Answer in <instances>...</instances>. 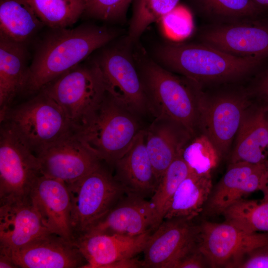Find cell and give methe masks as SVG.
Segmentation results:
<instances>
[{"mask_svg": "<svg viewBox=\"0 0 268 268\" xmlns=\"http://www.w3.org/2000/svg\"><path fill=\"white\" fill-rule=\"evenodd\" d=\"M267 169H268V160L267 162Z\"/></svg>", "mask_w": 268, "mask_h": 268, "instance_id": "cell-39", "label": "cell"}, {"mask_svg": "<svg viewBox=\"0 0 268 268\" xmlns=\"http://www.w3.org/2000/svg\"><path fill=\"white\" fill-rule=\"evenodd\" d=\"M40 175L36 156L8 124L0 122V204L29 197Z\"/></svg>", "mask_w": 268, "mask_h": 268, "instance_id": "cell-10", "label": "cell"}, {"mask_svg": "<svg viewBox=\"0 0 268 268\" xmlns=\"http://www.w3.org/2000/svg\"><path fill=\"white\" fill-rule=\"evenodd\" d=\"M268 105L247 109L236 136L229 163L264 164L268 161Z\"/></svg>", "mask_w": 268, "mask_h": 268, "instance_id": "cell-23", "label": "cell"}, {"mask_svg": "<svg viewBox=\"0 0 268 268\" xmlns=\"http://www.w3.org/2000/svg\"><path fill=\"white\" fill-rule=\"evenodd\" d=\"M153 55L158 64L201 87L243 77L257 68L264 59L232 56L201 42L167 41L156 46Z\"/></svg>", "mask_w": 268, "mask_h": 268, "instance_id": "cell-2", "label": "cell"}, {"mask_svg": "<svg viewBox=\"0 0 268 268\" xmlns=\"http://www.w3.org/2000/svg\"><path fill=\"white\" fill-rule=\"evenodd\" d=\"M29 196L48 230L72 240L71 202L66 183L41 175L33 184Z\"/></svg>", "mask_w": 268, "mask_h": 268, "instance_id": "cell-17", "label": "cell"}, {"mask_svg": "<svg viewBox=\"0 0 268 268\" xmlns=\"http://www.w3.org/2000/svg\"><path fill=\"white\" fill-rule=\"evenodd\" d=\"M225 221L252 233H268V196L262 201L241 199L222 213Z\"/></svg>", "mask_w": 268, "mask_h": 268, "instance_id": "cell-29", "label": "cell"}, {"mask_svg": "<svg viewBox=\"0 0 268 268\" xmlns=\"http://www.w3.org/2000/svg\"><path fill=\"white\" fill-rule=\"evenodd\" d=\"M193 7L213 24L255 19L260 12L254 0H190Z\"/></svg>", "mask_w": 268, "mask_h": 268, "instance_id": "cell-27", "label": "cell"}, {"mask_svg": "<svg viewBox=\"0 0 268 268\" xmlns=\"http://www.w3.org/2000/svg\"><path fill=\"white\" fill-rule=\"evenodd\" d=\"M49 232L30 196L0 204V247L15 251Z\"/></svg>", "mask_w": 268, "mask_h": 268, "instance_id": "cell-20", "label": "cell"}, {"mask_svg": "<svg viewBox=\"0 0 268 268\" xmlns=\"http://www.w3.org/2000/svg\"><path fill=\"white\" fill-rule=\"evenodd\" d=\"M41 175L72 183L102 165V161L74 131L44 148L36 155Z\"/></svg>", "mask_w": 268, "mask_h": 268, "instance_id": "cell-12", "label": "cell"}, {"mask_svg": "<svg viewBox=\"0 0 268 268\" xmlns=\"http://www.w3.org/2000/svg\"><path fill=\"white\" fill-rule=\"evenodd\" d=\"M259 5L268 6V0H254Z\"/></svg>", "mask_w": 268, "mask_h": 268, "instance_id": "cell-38", "label": "cell"}, {"mask_svg": "<svg viewBox=\"0 0 268 268\" xmlns=\"http://www.w3.org/2000/svg\"><path fill=\"white\" fill-rule=\"evenodd\" d=\"M0 121L8 124L35 155L74 131L63 108L42 90L11 106Z\"/></svg>", "mask_w": 268, "mask_h": 268, "instance_id": "cell-5", "label": "cell"}, {"mask_svg": "<svg viewBox=\"0 0 268 268\" xmlns=\"http://www.w3.org/2000/svg\"><path fill=\"white\" fill-rule=\"evenodd\" d=\"M51 30L37 47L22 93L34 95L118 35L115 30L92 24Z\"/></svg>", "mask_w": 268, "mask_h": 268, "instance_id": "cell-1", "label": "cell"}, {"mask_svg": "<svg viewBox=\"0 0 268 268\" xmlns=\"http://www.w3.org/2000/svg\"><path fill=\"white\" fill-rule=\"evenodd\" d=\"M206 264V260L198 245L177 260L171 268H202Z\"/></svg>", "mask_w": 268, "mask_h": 268, "instance_id": "cell-35", "label": "cell"}, {"mask_svg": "<svg viewBox=\"0 0 268 268\" xmlns=\"http://www.w3.org/2000/svg\"><path fill=\"white\" fill-rule=\"evenodd\" d=\"M84 13L92 18L109 22H124L133 0H85Z\"/></svg>", "mask_w": 268, "mask_h": 268, "instance_id": "cell-33", "label": "cell"}, {"mask_svg": "<svg viewBox=\"0 0 268 268\" xmlns=\"http://www.w3.org/2000/svg\"><path fill=\"white\" fill-rule=\"evenodd\" d=\"M228 268H268V243L245 254Z\"/></svg>", "mask_w": 268, "mask_h": 268, "instance_id": "cell-34", "label": "cell"}, {"mask_svg": "<svg viewBox=\"0 0 268 268\" xmlns=\"http://www.w3.org/2000/svg\"><path fill=\"white\" fill-rule=\"evenodd\" d=\"M134 56L149 112L175 122L194 136L199 130L197 96L201 86L166 69L140 49L134 50Z\"/></svg>", "mask_w": 268, "mask_h": 268, "instance_id": "cell-3", "label": "cell"}, {"mask_svg": "<svg viewBox=\"0 0 268 268\" xmlns=\"http://www.w3.org/2000/svg\"><path fill=\"white\" fill-rule=\"evenodd\" d=\"M158 226L157 215L150 201L127 195L103 220L85 234L135 236L153 231Z\"/></svg>", "mask_w": 268, "mask_h": 268, "instance_id": "cell-19", "label": "cell"}, {"mask_svg": "<svg viewBox=\"0 0 268 268\" xmlns=\"http://www.w3.org/2000/svg\"><path fill=\"white\" fill-rule=\"evenodd\" d=\"M182 153L166 170L150 201L156 212L159 225L164 220L168 205L177 189L191 170Z\"/></svg>", "mask_w": 268, "mask_h": 268, "instance_id": "cell-31", "label": "cell"}, {"mask_svg": "<svg viewBox=\"0 0 268 268\" xmlns=\"http://www.w3.org/2000/svg\"><path fill=\"white\" fill-rule=\"evenodd\" d=\"M199 226L198 248L212 268H228L245 254L268 243V233L249 232L226 221H205Z\"/></svg>", "mask_w": 268, "mask_h": 268, "instance_id": "cell-11", "label": "cell"}, {"mask_svg": "<svg viewBox=\"0 0 268 268\" xmlns=\"http://www.w3.org/2000/svg\"><path fill=\"white\" fill-rule=\"evenodd\" d=\"M200 39L232 56L268 57V25L255 19L212 24L202 30Z\"/></svg>", "mask_w": 268, "mask_h": 268, "instance_id": "cell-14", "label": "cell"}, {"mask_svg": "<svg viewBox=\"0 0 268 268\" xmlns=\"http://www.w3.org/2000/svg\"><path fill=\"white\" fill-rule=\"evenodd\" d=\"M212 189L211 173L199 174L191 170L171 200L164 220L173 218L193 219L203 211Z\"/></svg>", "mask_w": 268, "mask_h": 268, "instance_id": "cell-25", "label": "cell"}, {"mask_svg": "<svg viewBox=\"0 0 268 268\" xmlns=\"http://www.w3.org/2000/svg\"><path fill=\"white\" fill-rule=\"evenodd\" d=\"M66 184L71 202L72 241L103 220L126 194L103 164L86 176Z\"/></svg>", "mask_w": 268, "mask_h": 268, "instance_id": "cell-6", "label": "cell"}, {"mask_svg": "<svg viewBox=\"0 0 268 268\" xmlns=\"http://www.w3.org/2000/svg\"><path fill=\"white\" fill-rule=\"evenodd\" d=\"M180 0H133L128 40L135 44L152 23L172 11Z\"/></svg>", "mask_w": 268, "mask_h": 268, "instance_id": "cell-30", "label": "cell"}, {"mask_svg": "<svg viewBox=\"0 0 268 268\" xmlns=\"http://www.w3.org/2000/svg\"><path fill=\"white\" fill-rule=\"evenodd\" d=\"M192 219H164L152 232L143 251L142 268H171L184 255L198 245L199 226Z\"/></svg>", "mask_w": 268, "mask_h": 268, "instance_id": "cell-13", "label": "cell"}, {"mask_svg": "<svg viewBox=\"0 0 268 268\" xmlns=\"http://www.w3.org/2000/svg\"><path fill=\"white\" fill-rule=\"evenodd\" d=\"M182 155L190 168L199 174H210L222 158L212 142L203 134L190 140Z\"/></svg>", "mask_w": 268, "mask_h": 268, "instance_id": "cell-32", "label": "cell"}, {"mask_svg": "<svg viewBox=\"0 0 268 268\" xmlns=\"http://www.w3.org/2000/svg\"><path fill=\"white\" fill-rule=\"evenodd\" d=\"M11 253L18 268H84L86 264L72 240L51 232Z\"/></svg>", "mask_w": 268, "mask_h": 268, "instance_id": "cell-16", "label": "cell"}, {"mask_svg": "<svg viewBox=\"0 0 268 268\" xmlns=\"http://www.w3.org/2000/svg\"><path fill=\"white\" fill-rule=\"evenodd\" d=\"M256 91L264 104L268 105V70L259 80Z\"/></svg>", "mask_w": 268, "mask_h": 268, "instance_id": "cell-36", "label": "cell"}, {"mask_svg": "<svg viewBox=\"0 0 268 268\" xmlns=\"http://www.w3.org/2000/svg\"><path fill=\"white\" fill-rule=\"evenodd\" d=\"M115 179L126 194L145 198L152 196L158 181L145 144V130H141L126 152L114 164Z\"/></svg>", "mask_w": 268, "mask_h": 268, "instance_id": "cell-21", "label": "cell"}, {"mask_svg": "<svg viewBox=\"0 0 268 268\" xmlns=\"http://www.w3.org/2000/svg\"><path fill=\"white\" fill-rule=\"evenodd\" d=\"M258 190L262 191L264 196L268 195L267 162L229 163L226 173L212 188L203 211L209 216L222 214L244 196Z\"/></svg>", "mask_w": 268, "mask_h": 268, "instance_id": "cell-15", "label": "cell"}, {"mask_svg": "<svg viewBox=\"0 0 268 268\" xmlns=\"http://www.w3.org/2000/svg\"><path fill=\"white\" fill-rule=\"evenodd\" d=\"M44 26L26 0H0V36L26 44Z\"/></svg>", "mask_w": 268, "mask_h": 268, "instance_id": "cell-26", "label": "cell"}, {"mask_svg": "<svg viewBox=\"0 0 268 268\" xmlns=\"http://www.w3.org/2000/svg\"><path fill=\"white\" fill-rule=\"evenodd\" d=\"M41 90L63 108L74 130L97 106L107 92L102 72L94 59L72 67Z\"/></svg>", "mask_w": 268, "mask_h": 268, "instance_id": "cell-7", "label": "cell"}, {"mask_svg": "<svg viewBox=\"0 0 268 268\" xmlns=\"http://www.w3.org/2000/svg\"><path fill=\"white\" fill-rule=\"evenodd\" d=\"M26 44L0 36V118L22 93L28 66Z\"/></svg>", "mask_w": 268, "mask_h": 268, "instance_id": "cell-24", "label": "cell"}, {"mask_svg": "<svg viewBox=\"0 0 268 268\" xmlns=\"http://www.w3.org/2000/svg\"><path fill=\"white\" fill-rule=\"evenodd\" d=\"M126 36L104 48L94 59L102 72L106 89L118 103L138 116L149 112L143 83Z\"/></svg>", "mask_w": 268, "mask_h": 268, "instance_id": "cell-8", "label": "cell"}, {"mask_svg": "<svg viewBox=\"0 0 268 268\" xmlns=\"http://www.w3.org/2000/svg\"><path fill=\"white\" fill-rule=\"evenodd\" d=\"M145 130L146 147L158 184L192 136L178 124L165 118H155Z\"/></svg>", "mask_w": 268, "mask_h": 268, "instance_id": "cell-22", "label": "cell"}, {"mask_svg": "<svg viewBox=\"0 0 268 268\" xmlns=\"http://www.w3.org/2000/svg\"><path fill=\"white\" fill-rule=\"evenodd\" d=\"M152 232L135 236L87 233L73 241L86 260L84 268H108L116 262L135 257L142 252Z\"/></svg>", "mask_w": 268, "mask_h": 268, "instance_id": "cell-18", "label": "cell"}, {"mask_svg": "<svg viewBox=\"0 0 268 268\" xmlns=\"http://www.w3.org/2000/svg\"><path fill=\"white\" fill-rule=\"evenodd\" d=\"M137 116L107 92L74 132L102 162L113 167L142 130Z\"/></svg>", "mask_w": 268, "mask_h": 268, "instance_id": "cell-4", "label": "cell"}, {"mask_svg": "<svg viewBox=\"0 0 268 268\" xmlns=\"http://www.w3.org/2000/svg\"><path fill=\"white\" fill-rule=\"evenodd\" d=\"M44 26L50 29L68 28L85 9V0H26Z\"/></svg>", "mask_w": 268, "mask_h": 268, "instance_id": "cell-28", "label": "cell"}, {"mask_svg": "<svg viewBox=\"0 0 268 268\" xmlns=\"http://www.w3.org/2000/svg\"><path fill=\"white\" fill-rule=\"evenodd\" d=\"M199 130L212 142L221 157L229 153L250 102L243 92L206 94L200 87L197 96Z\"/></svg>", "mask_w": 268, "mask_h": 268, "instance_id": "cell-9", "label": "cell"}, {"mask_svg": "<svg viewBox=\"0 0 268 268\" xmlns=\"http://www.w3.org/2000/svg\"><path fill=\"white\" fill-rule=\"evenodd\" d=\"M18 268L14 263L10 250L0 247V268Z\"/></svg>", "mask_w": 268, "mask_h": 268, "instance_id": "cell-37", "label": "cell"}]
</instances>
